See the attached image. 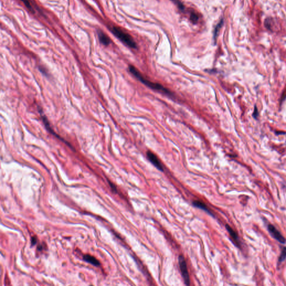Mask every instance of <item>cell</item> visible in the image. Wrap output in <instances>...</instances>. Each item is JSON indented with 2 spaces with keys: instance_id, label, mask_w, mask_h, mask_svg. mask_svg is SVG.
<instances>
[{
  "instance_id": "6da1fadb",
  "label": "cell",
  "mask_w": 286,
  "mask_h": 286,
  "mask_svg": "<svg viewBox=\"0 0 286 286\" xmlns=\"http://www.w3.org/2000/svg\"><path fill=\"white\" fill-rule=\"evenodd\" d=\"M129 70L138 79H139L140 81H141L143 83L145 84V85L149 87V88L155 90L161 91V92H162L163 93L172 95V93L170 92V91L168 89L165 88L164 86L160 85L159 83H153V82L150 81L149 80H147L141 74V73H140L139 71L137 70L135 67H134L132 65H130L129 67Z\"/></svg>"
},
{
  "instance_id": "7a4b0ae2",
  "label": "cell",
  "mask_w": 286,
  "mask_h": 286,
  "mask_svg": "<svg viewBox=\"0 0 286 286\" xmlns=\"http://www.w3.org/2000/svg\"><path fill=\"white\" fill-rule=\"evenodd\" d=\"M110 29L116 38L121 41L126 45L133 49L137 48V44L133 38L129 34L124 31L120 27L112 26L110 27Z\"/></svg>"
},
{
  "instance_id": "3957f363",
  "label": "cell",
  "mask_w": 286,
  "mask_h": 286,
  "mask_svg": "<svg viewBox=\"0 0 286 286\" xmlns=\"http://www.w3.org/2000/svg\"><path fill=\"white\" fill-rule=\"evenodd\" d=\"M178 263L179 266L180 268V270L181 272L182 276L184 280L185 283L186 285L188 286L190 285V275L188 271V268L187 265L186 260L185 257L182 255H180L178 257Z\"/></svg>"
},
{
  "instance_id": "277c9868",
  "label": "cell",
  "mask_w": 286,
  "mask_h": 286,
  "mask_svg": "<svg viewBox=\"0 0 286 286\" xmlns=\"http://www.w3.org/2000/svg\"><path fill=\"white\" fill-rule=\"evenodd\" d=\"M268 230L271 236L276 240L282 244H285L286 240L283 236L280 233L278 230L272 225L269 224L268 226Z\"/></svg>"
},
{
  "instance_id": "5b68a950",
  "label": "cell",
  "mask_w": 286,
  "mask_h": 286,
  "mask_svg": "<svg viewBox=\"0 0 286 286\" xmlns=\"http://www.w3.org/2000/svg\"><path fill=\"white\" fill-rule=\"evenodd\" d=\"M147 155L149 161L152 163L158 170H161L162 172L164 170L162 164L160 162L159 159H158V158L156 156V155L154 154L153 153H152L150 151H148L147 153Z\"/></svg>"
},
{
  "instance_id": "8992f818",
  "label": "cell",
  "mask_w": 286,
  "mask_h": 286,
  "mask_svg": "<svg viewBox=\"0 0 286 286\" xmlns=\"http://www.w3.org/2000/svg\"><path fill=\"white\" fill-rule=\"evenodd\" d=\"M225 227H226V229L227 230V231L229 232L230 236H231L232 241L234 242V244L236 247L240 248L241 247V244H240L239 238V236H238L237 233L235 232L228 224H226L225 225Z\"/></svg>"
},
{
  "instance_id": "52a82bcc",
  "label": "cell",
  "mask_w": 286,
  "mask_h": 286,
  "mask_svg": "<svg viewBox=\"0 0 286 286\" xmlns=\"http://www.w3.org/2000/svg\"><path fill=\"white\" fill-rule=\"evenodd\" d=\"M192 204H193L194 207L201 209V210L206 211L207 213H208L212 216L215 217L214 215L212 212V211L209 209L207 206L204 202H203L201 201H199V200H195V201H193Z\"/></svg>"
},
{
  "instance_id": "ba28073f",
  "label": "cell",
  "mask_w": 286,
  "mask_h": 286,
  "mask_svg": "<svg viewBox=\"0 0 286 286\" xmlns=\"http://www.w3.org/2000/svg\"><path fill=\"white\" fill-rule=\"evenodd\" d=\"M98 38L101 43L103 45L108 46L111 43V40L104 32L101 30L97 31Z\"/></svg>"
},
{
  "instance_id": "9c48e42d",
  "label": "cell",
  "mask_w": 286,
  "mask_h": 286,
  "mask_svg": "<svg viewBox=\"0 0 286 286\" xmlns=\"http://www.w3.org/2000/svg\"><path fill=\"white\" fill-rule=\"evenodd\" d=\"M83 259L87 263H90L94 266H99L100 265V262L98 260H97L96 258H95L94 256H92L91 255H88V254L84 255Z\"/></svg>"
},
{
  "instance_id": "30bf717a",
  "label": "cell",
  "mask_w": 286,
  "mask_h": 286,
  "mask_svg": "<svg viewBox=\"0 0 286 286\" xmlns=\"http://www.w3.org/2000/svg\"><path fill=\"white\" fill-rule=\"evenodd\" d=\"M223 23H224V21H223V19H222L219 22V23L217 25V26H216L215 30H214V38L215 41H216V39L217 37L218 34L220 29L222 27V26L223 25Z\"/></svg>"
},
{
  "instance_id": "8fae6325",
  "label": "cell",
  "mask_w": 286,
  "mask_h": 286,
  "mask_svg": "<svg viewBox=\"0 0 286 286\" xmlns=\"http://www.w3.org/2000/svg\"><path fill=\"white\" fill-rule=\"evenodd\" d=\"M21 1L23 2V3L26 6V8H27L30 12H32V13H35L34 8H33L32 5L30 0H21Z\"/></svg>"
},
{
  "instance_id": "7c38bea8",
  "label": "cell",
  "mask_w": 286,
  "mask_h": 286,
  "mask_svg": "<svg viewBox=\"0 0 286 286\" xmlns=\"http://www.w3.org/2000/svg\"><path fill=\"white\" fill-rule=\"evenodd\" d=\"M199 16L194 11H192L190 13V20L193 23H196L198 21Z\"/></svg>"
},
{
  "instance_id": "4fadbf2b",
  "label": "cell",
  "mask_w": 286,
  "mask_h": 286,
  "mask_svg": "<svg viewBox=\"0 0 286 286\" xmlns=\"http://www.w3.org/2000/svg\"><path fill=\"white\" fill-rule=\"evenodd\" d=\"M286 259V247L283 248L280 255L279 256L278 259L279 263H282L285 261Z\"/></svg>"
},
{
  "instance_id": "5bb4252c",
  "label": "cell",
  "mask_w": 286,
  "mask_h": 286,
  "mask_svg": "<svg viewBox=\"0 0 286 286\" xmlns=\"http://www.w3.org/2000/svg\"><path fill=\"white\" fill-rule=\"evenodd\" d=\"M171 1H173L174 3H175L181 10H183L185 9L184 5L179 1V0H171Z\"/></svg>"
},
{
  "instance_id": "9a60e30c",
  "label": "cell",
  "mask_w": 286,
  "mask_h": 286,
  "mask_svg": "<svg viewBox=\"0 0 286 286\" xmlns=\"http://www.w3.org/2000/svg\"><path fill=\"white\" fill-rule=\"evenodd\" d=\"M258 116H259V112L258 111V109H257V108L256 106H254V112L253 114V116L254 117V118L255 119H257L258 117Z\"/></svg>"
},
{
  "instance_id": "2e32d148",
  "label": "cell",
  "mask_w": 286,
  "mask_h": 286,
  "mask_svg": "<svg viewBox=\"0 0 286 286\" xmlns=\"http://www.w3.org/2000/svg\"><path fill=\"white\" fill-rule=\"evenodd\" d=\"M286 99V89L285 90V91H283V92L282 93V96H281V99H280V102H283L285 100V99Z\"/></svg>"
},
{
  "instance_id": "e0dca14e",
  "label": "cell",
  "mask_w": 286,
  "mask_h": 286,
  "mask_svg": "<svg viewBox=\"0 0 286 286\" xmlns=\"http://www.w3.org/2000/svg\"><path fill=\"white\" fill-rule=\"evenodd\" d=\"M31 242H32V245H34V244H36V243H37V238H32V241H31Z\"/></svg>"
},
{
  "instance_id": "ac0fdd59",
  "label": "cell",
  "mask_w": 286,
  "mask_h": 286,
  "mask_svg": "<svg viewBox=\"0 0 286 286\" xmlns=\"http://www.w3.org/2000/svg\"><path fill=\"white\" fill-rule=\"evenodd\" d=\"M276 133L277 134H278H278H286V132H276Z\"/></svg>"
}]
</instances>
